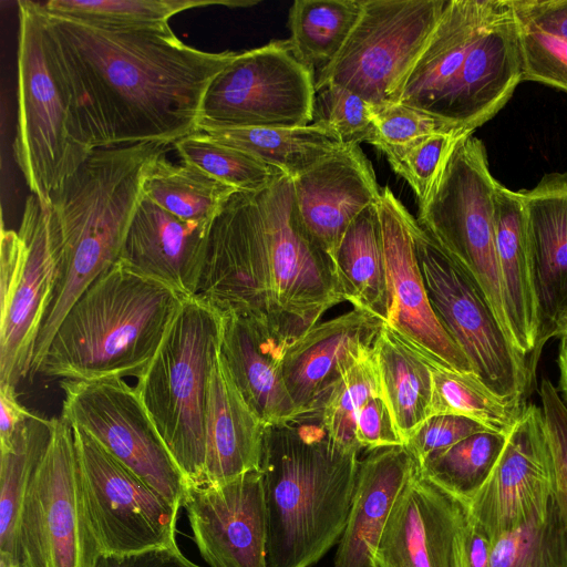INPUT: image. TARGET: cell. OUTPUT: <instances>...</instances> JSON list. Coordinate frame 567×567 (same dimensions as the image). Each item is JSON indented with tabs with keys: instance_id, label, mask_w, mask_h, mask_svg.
Returning <instances> with one entry per match:
<instances>
[{
	"instance_id": "cell-22",
	"label": "cell",
	"mask_w": 567,
	"mask_h": 567,
	"mask_svg": "<svg viewBox=\"0 0 567 567\" xmlns=\"http://www.w3.org/2000/svg\"><path fill=\"white\" fill-rule=\"evenodd\" d=\"M384 322L353 308L315 324L287 346L284 375L300 416L318 415L338 380L372 351Z\"/></svg>"
},
{
	"instance_id": "cell-32",
	"label": "cell",
	"mask_w": 567,
	"mask_h": 567,
	"mask_svg": "<svg viewBox=\"0 0 567 567\" xmlns=\"http://www.w3.org/2000/svg\"><path fill=\"white\" fill-rule=\"evenodd\" d=\"M296 178L340 148L326 125L312 122L291 128H223L204 132Z\"/></svg>"
},
{
	"instance_id": "cell-50",
	"label": "cell",
	"mask_w": 567,
	"mask_h": 567,
	"mask_svg": "<svg viewBox=\"0 0 567 567\" xmlns=\"http://www.w3.org/2000/svg\"><path fill=\"white\" fill-rule=\"evenodd\" d=\"M95 567H200L174 547H161L127 555H101Z\"/></svg>"
},
{
	"instance_id": "cell-39",
	"label": "cell",
	"mask_w": 567,
	"mask_h": 567,
	"mask_svg": "<svg viewBox=\"0 0 567 567\" xmlns=\"http://www.w3.org/2000/svg\"><path fill=\"white\" fill-rule=\"evenodd\" d=\"M183 162L189 163L238 192L257 194L285 175L250 154L223 144L204 132L189 134L174 144Z\"/></svg>"
},
{
	"instance_id": "cell-33",
	"label": "cell",
	"mask_w": 567,
	"mask_h": 567,
	"mask_svg": "<svg viewBox=\"0 0 567 567\" xmlns=\"http://www.w3.org/2000/svg\"><path fill=\"white\" fill-rule=\"evenodd\" d=\"M362 12V0H296L289 9V43L313 75L338 56Z\"/></svg>"
},
{
	"instance_id": "cell-14",
	"label": "cell",
	"mask_w": 567,
	"mask_h": 567,
	"mask_svg": "<svg viewBox=\"0 0 567 567\" xmlns=\"http://www.w3.org/2000/svg\"><path fill=\"white\" fill-rule=\"evenodd\" d=\"M73 434L83 507L101 555L177 546L181 505L120 463L83 430L73 427Z\"/></svg>"
},
{
	"instance_id": "cell-52",
	"label": "cell",
	"mask_w": 567,
	"mask_h": 567,
	"mask_svg": "<svg viewBox=\"0 0 567 567\" xmlns=\"http://www.w3.org/2000/svg\"><path fill=\"white\" fill-rule=\"evenodd\" d=\"M493 542L473 523L470 517L466 535L468 567H489Z\"/></svg>"
},
{
	"instance_id": "cell-10",
	"label": "cell",
	"mask_w": 567,
	"mask_h": 567,
	"mask_svg": "<svg viewBox=\"0 0 567 567\" xmlns=\"http://www.w3.org/2000/svg\"><path fill=\"white\" fill-rule=\"evenodd\" d=\"M24 567H95L101 556L83 507L73 427L52 419L49 443L34 466L17 524Z\"/></svg>"
},
{
	"instance_id": "cell-8",
	"label": "cell",
	"mask_w": 567,
	"mask_h": 567,
	"mask_svg": "<svg viewBox=\"0 0 567 567\" xmlns=\"http://www.w3.org/2000/svg\"><path fill=\"white\" fill-rule=\"evenodd\" d=\"M18 121L13 156L32 195L45 205L50 193L92 152L74 137L68 101L52 64L43 7L18 1Z\"/></svg>"
},
{
	"instance_id": "cell-45",
	"label": "cell",
	"mask_w": 567,
	"mask_h": 567,
	"mask_svg": "<svg viewBox=\"0 0 567 567\" xmlns=\"http://www.w3.org/2000/svg\"><path fill=\"white\" fill-rule=\"evenodd\" d=\"M540 410L548 445L553 498L567 527V404L549 379L539 388Z\"/></svg>"
},
{
	"instance_id": "cell-47",
	"label": "cell",
	"mask_w": 567,
	"mask_h": 567,
	"mask_svg": "<svg viewBox=\"0 0 567 567\" xmlns=\"http://www.w3.org/2000/svg\"><path fill=\"white\" fill-rule=\"evenodd\" d=\"M489 431L481 423L461 415H432L415 431L404 445L415 463L421 465L427 457L480 432Z\"/></svg>"
},
{
	"instance_id": "cell-18",
	"label": "cell",
	"mask_w": 567,
	"mask_h": 567,
	"mask_svg": "<svg viewBox=\"0 0 567 567\" xmlns=\"http://www.w3.org/2000/svg\"><path fill=\"white\" fill-rule=\"evenodd\" d=\"M467 504L416 465L400 492L373 554L374 567H468Z\"/></svg>"
},
{
	"instance_id": "cell-16",
	"label": "cell",
	"mask_w": 567,
	"mask_h": 567,
	"mask_svg": "<svg viewBox=\"0 0 567 567\" xmlns=\"http://www.w3.org/2000/svg\"><path fill=\"white\" fill-rule=\"evenodd\" d=\"M548 445L540 406L525 405L506 434L489 477L467 503L473 523L495 538L544 518L553 496Z\"/></svg>"
},
{
	"instance_id": "cell-54",
	"label": "cell",
	"mask_w": 567,
	"mask_h": 567,
	"mask_svg": "<svg viewBox=\"0 0 567 567\" xmlns=\"http://www.w3.org/2000/svg\"><path fill=\"white\" fill-rule=\"evenodd\" d=\"M0 567H24L21 563L14 561L7 556L0 555Z\"/></svg>"
},
{
	"instance_id": "cell-48",
	"label": "cell",
	"mask_w": 567,
	"mask_h": 567,
	"mask_svg": "<svg viewBox=\"0 0 567 567\" xmlns=\"http://www.w3.org/2000/svg\"><path fill=\"white\" fill-rule=\"evenodd\" d=\"M355 440L361 450L404 445L382 393L370 398L355 419Z\"/></svg>"
},
{
	"instance_id": "cell-38",
	"label": "cell",
	"mask_w": 567,
	"mask_h": 567,
	"mask_svg": "<svg viewBox=\"0 0 567 567\" xmlns=\"http://www.w3.org/2000/svg\"><path fill=\"white\" fill-rule=\"evenodd\" d=\"M505 440L506 434L494 431L473 434L427 457L419 471L467 504L489 477Z\"/></svg>"
},
{
	"instance_id": "cell-31",
	"label": "cell",
	"mask_w": 567,
	"mask_h": 567,
	"mask_svg": "<svg viewBox=\"0 0 567 567\" xmlns=\"http://www.w3.org/2000/svg\"><path fill=\"white\" fill-rule=\"evenodd\" d=\"M333 266L344 301L385 321L388 289L377 204L365 208L348 227Z\"/></svg>"
},
{
	"instance_id": "cell-1",
	"label": "cell",
	"mask_w": 567,
	"mask_h": 567,
	"mask_svg": "<svg viewBox=\"0 0 567 567\" xmlns=\"http://www.w3.org/2000/svg\"><path fill=\"white\" fill-rule=\"evenodd\" d=\"M43 16L74 137L90 152L138 143L168 146L198 132L206 89L238 53L189 47L169 25L100 27L44 7Z\"/></svg>"
},
{
	"instance_id": "cell-44",
	"label": "cell",
	"mask_w": 567,
	"mask_h": 567,
	"mask_svg": "<svg viewBox=\"0 0 567 567\" xmlns=\"http://www.w3.org/2000/svg\"><path fill=\"white\" fill-rule=\"evenodd\" d=\"M370 113L374 135L369 144L378 150L404 145L436 133L461 131L430 113L399 102L371 104Z\"/></svg>"
},
{
	"instance_id": "cell-40",
	"label": "cell",
	"mask_w": 567,
	"mask_h": 567,
	"mask_svg": "<svg viewBox=\"0 0 567 567\" xmlns=\"http://www.w3.org/2000/svg\"><path fill=\"white\" fill-rule=\"evenodd\" d=\"M489 567H567V527L553 496L544 518L493 540Z\"/></svg>"
},
{
	"instance_id": "cell-34",
	"label": "cell",
	"mask_w": 567,
	"mask_h": 567,
	"mask_svg": "<svg viewBox=\"0 0 567 567\" xmlns=\"http://www.w3.org/2000/svg\"><path fill=\"white\" fill-rule=\"evenodd\" d=\"M238 192L198 167L159 157L151 166L143 195L181 220L210 224Z\"/></svg>"
},
{
	"instance_id": "cell-15",
	"label": "cell",
	"mask_w": 567,
	"mask_h": 567,
	"mask_svg": "<svg viewBox=\"0 0 567 567\" xmlns=\"http://www.w3.org/2000/svg\"><path fill=\"white\" fill-rule=\"evenodd\" d=\"M61 419L182 506L188 483L156 431L135 388L123 378L62 380Z\"/></svg>"
},
{
	"instance_id": "cell-49",
	"label": "cell",
	"mask_w": 567,
	"mask_h": 567,
	"mask_svg": "<svg viewBox=\"0 0 567 567\" xmlns=\"http://www.w3.org/2000/svg\"><path fill=\"white\" fill-rule=\"evenodd\" d=\"M518 21L567 40V0H511Z\"/></svg>"
},
{
	"instance_id": "cell-27",
	"label": "cell",
	"mask_w": 567,
	"mask_h": 567,
	"mask_svg": "<svg viewBox=\"0 0 567 567\" xmlns=\"http://www.w3.org/2000/svg\"><path fill=\"white\" fill-rule=\"evenodd\" d=\"M416 463L404 445L368 451L360 460L347 524L332 567H374L390 512Z\"/></svg>"
},
{
	"instance_id": "cell-23",
	"label": "cell",
	"mask_w": 567,
	"mask_h": 567,
	"mask_svg": "<svg viewBox=\"0 0 567 567\" xmlns=\"http://www.w3.org/2000/svg\"><path fill=\"white\" fill-rule=\"evenodd\" d=\"M292 182L301 223L333 262L348 227L380 198L370 161L360 145L341 146Z\"/></svg>"
},
{
	"instance_id": "cell-36",
	"label": "cell",
	"mask_w": 567,
	"mask_h": 567,
	"mask_svg": "<svg viewBox=\"0 0 567 567\" xmlns=\"http://www.w3.org/2000/svg\"><path fill=\"white\" fill-rule=\"evenodd\" d=\"M256 3L249 0H50L43 7L53 16L93 25L146 29L167 27L173 16L194 8L250 7Z\"/></svg>"
},
{
	"instance_id": "cell-4",
	"label": "cell",
	"mask_w": 567,
	"mask_h": 567,
	"mask_svg": "<svg viewBox=\"0 0 567 567\" xmlns=\"http://www.w3.org/2000/svg\"><path fill=\"white\" fill-rule=\"evenodd\" d=\"M319 415L267 425L259 463L267 515V567H310L339 543L359 470Z\"/></svg>"
},
{
	"instance_id": "cell-7",
	"label": "cell",
	"mask_w": 567,
	"mask_h": 567,
	"mask_svg": "<svg viewBox=\"0 0 567 567\" xmlns=\"http://www.w3.org/2000/svg\"><path fill=\"white\" fill-rule=\"evenodd\" d=\"M496 185L483 142L467 135L446 159L416 220L478 287L513 344L496 251Z\"/></svg>"
},
{
	"instance_id": "cell-25",
	"label": "cell",
	"mask_w": 567,
	"mask_h": 567,
	"mask_svg": "<svg viewBox=\"0 0 567 567\" xmlns=\"http://www.w3.org/2000/svg\"><path fill=\"white\" fill-rule=\"evenodd\" d=\"M285 350L255 320L220 315L219 354L243 398L266 425L286 424L300 416L284 375Z\"/></svg>"
},
{
	"instance_id": "cell-24",
	"label": "cell",
	"mask_w": 567,
	"mask_h": 567,
	"mask_svg": "<svg viewBox=\"0 0 567 567\" xmlns=\"http://www.w3.org/2000/svg\"><path fill=\"white\" fill-rule=\"evenodd\" d=\"M210 224L181 220L143 196L118 260L184 298L195 297Z\"/></svg>"
},
{
	"instance_id": "cell-13",
	"label": "cell",
	"mask_w": 567,
	"mask_h": 567,
	"mask_svg": "<svg viewBox=\"0 0 567 567\" xmlns=\"http://www.w3.org/2000/svg\"><path fill=\"white\" fill-rule=\"evenodd\" d=\"M0 256V386L17 389L31 374L56 276L50 210L35 195L25 200L18 231L2 228Z\"/></svg>"
},
{
	"instance_id": "cell-43",
	"label": "cell",
	"mask_w": 567,
	"mask_h": 567,
	"mask_svg": "<svg viewBox=\"0 0 567 567\" xmlns=\"http://www.w3.org/2000/svg\"><path fill=\"white\" fill-rule=\"evenodd\" d=\"M370 105L360 95L328 83L316 90L312 122L329 127L344 146L370 143L374 135Z\"/></svg>"
},
{
	"instance_id": "cell-21",
	"label": "cell",
	"mask_w": 567,
	"mask_h": 567,
	"mask_svg": "<svg viewBox=\"0 0 567 567\" xmlns=\"http://www.w3.org/2000/svg\"><path fill=\"white\" fill-rule=\"evenodd\" d=\"M523 79L519 23L511 0H503L468 52L437 117L473 134L506 105Z\"/></svg>"
},
{
	"instance_id": "cell-53",
	"label": "cell",
	"mask_w": 567,
	"mask_h": 567,
	"mask_svg": "<svg viewBox=\"0 0 567 567\" xmlns=\"http://www.w3.org/2000/svg\"><path fill=\"white\" fill-rule=\"evenodd\" d=\"M557 365L559 371V393L567 404V337L560 338L559 352L557 357Z\"/></svg>"
},
{
	"instance_id": "cell-37",
	"label": "cell",
	"mask_w": 567,
	"mask_h": 567,
	"mask_svg": "<svg viewBox=\"0 0 567 567\" xmlns=\"http://www.w3.org/2000/svg\"><path fill=\"white\" fill-rule=\"evenodd\" d=\"M430 416L461 415L489 431L507 434L526 404L506 401L492 392L473 373L432 365Z\"/></svg>"
},
{
	"instance_id": "cell-26",
	"label": "cell",
	"mask_w": 567,
	"mask_h": 567,
	"mask_svg": "<svg viewBox=\"0 0 567 567\" xmlns=\"http://www.w3.org/2000/svg\"><path fill=\"white\" fill-rule=\"evenodd\" d=\"M503 0H447L395 102L437 117L468 52Z\"/></svg>"
},
{
	"instance_id": "cell-46",
	"label": "cell",
	"mask_w": 567,
	"mask_h": 567,
	"mask_svg": "<svg viewBox=\"0 0 567 567\" xmlns=\"http://www.w3.org/2000/svg\"><path fill=\"white\" fill-rule=\"evenodd\" d=\"M518 23L523 81L538 82L567 93V40L548 34L532 24L520 21Z\"/></svg>"
},
{
	"instance_id": "cell-11",
	"label": "cell",
	"mask_w": 567,
	"mask_h": 567,
	"mask_svg": "<svg viewBox=\"0 0 567 567\" xmlns=\"http://www.w3.org/2000/svg\"><path fill=\"white\" fill-rule=\"evenodd\" d=\"M312 73L293 55L289 40L238 52L209 83L197 131L291 128L313 120Z\"/></svg>"
},
{
	"instance_id": "cell-6",
	"label": "cell",
	"mask_w": 567,
	"mask_h": 567,
	"mask_svg": "<svg viewBox=\"0 0 567 567\" xmlns=\"http://www.w3.org/2000/svg\"><path fill=\"white\" fill-rule=\"evenodd\" d=\"M220 315L185 298L136 393L188 485L205 480L209 382L219 351Z\"/></svg>"
},
{
	"instance_id": "cell-28",
	"label": "cell",
	"mask_w": 567,
	"mask_h": 567,
	"mask_svg": "<svg viewBox=\"0 0 567 567\" xmlns=\"http://www.w3.org/2000/svg\"><path fill=\"white\" fill-rule=\"evenodd\" d=\"M266 426L243 398L218 351L209 382L203 485L259 470Z\"/></svg>"
},
{
	"instance_id": "cell-3",
	"label": "cell",
	"mask_w": 567,
	"mask_h": 567,
	"mask_svg": "<svg viewBox=\"0 0 567 567\" xmlns=\"http://www.w3.org/2000/svg\"><path fill=\"white\" fill-rule=\"evenodd\" d=\"M167 145L95 148L49 195L56 276L37 339L39 363L66 312L121 256L151 166Z\"/></svg>"
},
{
	"instance_id": "cell-30",
	"label": "cell",
	"mask_w": 567,
	"mask_h": 567,
	"mask_svg": "<svg viewBox=\"0 0 567 567\" xmlns=\"http://www.w3.org/2000/svg\"><path fill=\"white\" fill-rule=\"evenodd\" d=\"M382 395L405 445L430 417L432 365L384 322L372 348Z\"/></svg>"
},
{
	"instance_id": "cell-35",
	"label": "cell",
	"mask_w": 567,
	"mask_h": 567,
	"mask_svg": "<svg viewBox=\"0 0 567 567\" xmlns=\"http://www.w3.org/2000/svg\"><path fill=\"white\" fill-rule=\"evenodd\" d=\"M51 431L52 419L32 413L11 446L1 450L0 555L18 563L17 524L22 498L30 475L49 443Z\"/></svg>"
},
{
	"instance_id": "cell-19",
	"label": "cell",
	"mask_w": 567,
	"mask_h": 567,
	"mask_svg": "<svg viewBox=\"0 0 567 567\" xmlns=\"http://www.w3.org/2000/svg\"><path fill=\"white\" fill-rule=\"evenodd\" d=\"M182 506L209 567H267V515L259 470L223 483L188 485Z\"/></svg>"
},
{
	"instance_id": "cell-17",
	"label": "cell",
	"mask_w": 567,
	"mask_h": 567,
	"mask_svg": "<svg viewBox=\"0 0 567 567\" xmlns=\"http://www.w3.org/2000/svg\"><path fill=\"white\" fill-rule=\"evenodd\" d=\"M377 206L388 289L385 323L431 365L473 372L429 300L408 220L409 210L389 187L381 188Z\"/></svg>"
},
{
	"instance_id": "cell-20",
	"label": "cell",
	"mask_w": 567,
	"mask_h": 567,
	"mask_svg": "<svg viewBox=\"0 0 567 567\" xmlns=\"http://www.w3.org/2000/svg\"><path fill=\"white\" fill-rule=\"evenodd\" d=\"M523 199L537 311V338L527 368L535 385L546 343L567 332V172L546 174Z\"/></svg>"
},
{
	"instance_id": "cell-9",
	"label": "cell",
	"mask_w": 567,
	"mask_h": 567,
	"mask_svg": "<svg viewBox=\"0 0 567 567\" xmlns=\"http://www.w3.org/2000/svg\"><path fill=\"white\" fill-rule=\"evenodd\" d=\"M408 220L429 300L442 327L485 386L506 401L525 404L534 386L526 359L473 280L410 212Z\"/></svg>"
},
{
	"instance_id": "cell-42",
	"label": "cell",
	"mask_w": 567,
	"mask_h": 567,
	"mask_svg": "<svg viewBox=\"0 0 567 567\" xmlns=\"http://www.w3.org/2000/svg\"><path fill=\"white\" fill-rule=\"evenodd\" d=\"M461 131L423 136L400 146L379 148L392 169L413 189L417 207L427 200L433 185L455 145L465 136Z\"/></svg>"
},
{
	"instance_id": "cell-29",
	"label": "cell",
	"mask_w": 567,
	"mask_h": 567,
	"mask_svg": "<svg viewBox=\"0 0 567 567\" xmlns=\"http://www.w3.org/2000/svg\"><path fill=\"white\" fill-rule=\"evenodd\" d=\"M495 239L505 315L513 346L528 362L537 338V311L520 192L497 182Z\"/></svg>"
},
{
	"instance_id": "cell-55",
	"label": "cell",
	"mask_w": 567,
	"mask_h": 567,
	"mask_svg": "<svg viewBox=\"0 0 567 567\" xmlns=\"http://www.w3.org/2000/svg\"><path fill=\"white\" fill-rule=\"evenodd\" d=\"M564 336L567 337V332Z\"/></svg>"
},
{
	"instance_id": "cell-5",
	"label": "cell",
	"mask_w": 567,
	"mask_h": 567,
	"mask_svg": "<svg viewBox=\"0 0 567 567\" xmlns=\"http://www.w3.org/2000/svg\"><path fill=\"white\" fill-rule=\"evenodd\" d=\"M184 299L117 260L66 312L32 377L138 379Z\"/></svg>"
},
{
	"instance_id": "cell-12",
	"label": "cell",
	"mask_w": 567,
	"mask_h": 567,
	"mask_svg": "<svg viewBox=\"0 0 567 567\" xmlns=\"http://www.w3.org/2000/svg\"><path fill=\"white\" fill-rule=\"evenodd\" d=\"M447 0H362L361 16L315 90L338 84L370 104L395 102Z\"/></svg>"
},
{
	"instance_id": "cell-2",
	"label": "cell",
	"mask_w": 567,
	"mask_h": 567,
	"mask_svg": "<svg viewBox=\"0 0 567 567\" xmlns=\"http://www.w3.org/2000/svg\"><path fill=\"white\" fill-rule=\"evenodd\" d=\"M195 297L255 320L286 348L344 301L331 258L301 223L291 177L230 197L209 226Z\"/></svg>"
},
{
	"instance_id": "cell-51",
	"label": "cell",
	"mask_w": 567,
	"mask_h": 567,
	"mask_svg": "<svg viewBox=\"0 0 567 567\" xmlns=\"http://www.w3.org/2000/svg\"><path fill=\"white\" fill-rule=\"evenodd\" d=\"M31 414L19 403L14 388L0 386V450L11 446Z\"/></svg>"
},
{
	"instance_id": "cell-41",
	"label": "cell",
	"mask_w": 567,
	"mask_h": 567,
	"mask_svg": "<svg viewBox=\"0 0 567 567\" xmlns=\"http://www.w3.org/2000/svg\"><path fill=\"white\" fill-rule=\"evenodd\" d=\"M382 393L372 351L355 362L334 384L318 413L329 436L349 451H361L355 419L362 405Z\"/></svg>"
}]
</instances>
